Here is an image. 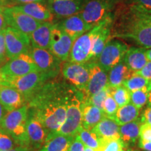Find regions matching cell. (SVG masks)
<instances>
[{
  "label": "cell",
  "instance_id": "7402d4cb",
  "mask_svg": "<svg viewBox=\"0 0 151 151\" xmlns=\"http://www.w3.org/2000/svg\"><path fill=\"white\" fill-rule=\"evenodd\" d=\"M81 107L82 111L81 126L84 129L91 131L104 118V113L99 108L88 101H82Z\"/></svg>",
  "mask_w": 151,
  "mask_h": 151
},
{
  "label": "cell",
  "instance_id": "d6986e66",
  "mask_svg": "<svg viewBox=\"0 0 151 151\" xmlns=\"http://www.w3.org/2000/svg\"><path fill=\"white\" fill-rule=\"evenodd\" d=\"M0 104L9 112L27 104V100L21 92L14 88L0 86Z\"/></svg>",
  "mask_w": 151,
  "mask_h": 151
},
{
  "label": "cell",
  "instance_id": "f35d334b",
  "mask_svg": "<svg viewBox=\"0 0 151 151\" xmlns=\"http://www.w3.org/2000/svg\"><path fill=\"white\" fill-rule=\"evenodd\" d=\"M8 61L6 53L4 31L0 32V67Z\"/></svg>",
  "mask_w": 151,
  "mask_h": 151
},
{
  "label": "cell",
  "instance_id": "db71d44e",
  "mask_svg": "<svg viewBox=\"0 0 151 151\" xmlns=\"http://www.w3.org/2000/svg\"><path fill=\"white\" fill-rule=\"evenodd\" d=\"M124 151H138V150H136L134 149H132V148H127L125 149Z\"/></svg>",
  "mask_w": 151,
  "mask_h": 151
},
{
  "label": "cell",
  "instance_id": "d6a6232c",
  "mask_svg": "<svg viewBox=\"0 0 151 151\" xmlns=\"http://www.w3.org/2000/svg\"><path fill=\"white\" fill-rule=\"evenodd\" d=\"M151 86L130 92V103H132L138 109H141L148 103V93Z\"/></svg>",
  "mask_w": 151,
  "mask_h": 151
},
{
  "label": "cell",
  "instance_id": "5bb4252c",
  "mask_svg": "<svg viewBox=\"0 0 151 151\" xmlns=\"http://www.w3.org/2000/svg\"><path fill=\"white\" fill-rule=\"evenodd\" d=\"M89 69V79L83 91V100L97 94L109 86L108 73L98 65L97 62H87Z\"/></svg>",
  "mask_w": 151,
  "mask_h": 151
},
{
  "label": "cell",
  "instance_id": "ee69618b",
  "mask_svg": "<svg viewBox=\"0 0 151 151\" xmlns=\"http://www.w3.org/2000/svg\"><path fill=\"white\" fill-rule=\"evenodd\" d=\"M4 6H0V32L4 31L6 28L8 27L4 13Z\"/></svg>",
  "mask_w": 151,
  "mask_h": 151
},
{
  "label": "cell",
  "instance_id": "f5cc1de1",
  "mask_svg": "<svg viewBox=\"0 0 151 151\" xmlns=\"http://www.w3.org/2000/svg\"><path fill=\"white\" fill-rule=\"evenodd\" d=\"M5 3V0H0V6H3Z\"/></svg>",
  "mask_w": 151,
  "mask_h": 151
},
{
  "label": "cell",
  "instance_id": "4dcf8cb0",
  "mask_svg": "<svg viewBox=\"0 0 151 151\" xmlns=\"http://www.w3.org/2000/svg\"><path fill=\"white\" fill-rule=\"evenodd\" d=\"M122 86L125 87L129 92H131L151 86V81L147 80L141 76L134 73L129 78L124 81Z\"/></svg>",
  "mask_w": 151,
  "mask_h": 151
},
{
  "label": "cell",
  "instance_id": "74e56055",
  "mask_svg": "<svg viewBox=\"0 0 151 151\" xmlns=\"http://www.w3.org/2000/svg\"><path fill=\"white\" fill-rule=\"evenodd\" d=\"M129 9L151 14V0H131Z\"/></svg>",
  "mask_w": 151,
  "mask_h": 151
},
{
  "label": "cell",
  "instance_id": "2e32d148",
  "mask_svg": "<svg viewBox=\"0 0 151 151\" xmlns=\"http://www.w3.org/2000/svg\"><path fill=\"white\" fill-rule=\"evenodd\" d=\"M27 132L30 147L39 150L46 141L49 132L42 122L28 111Z\"/></svg>",
  "mask_w": 151,
  "mask_h": 151
},
{
  "label": "cell",
  "instance_id": "7bdbcfd3",
  "mask_svg": "<svg viewBox=\"0 0 151 151\" xmlns=\"http://www.w3.org/2000/svg\"><path fill=\"white\" fill-rule=\"evenodd\" d=\"M141 123L148 124L151 125V106H148L147 108L143 111L140 117Z\"/></svg>",
  "mask_w": 151,
  "mask_h": 151
},
{
  "label": "cell",
  "instance_id": "d4e9b609",
  "mask_svg": "<svg viewBox=\"0 0 151 151\" xmlns=\"http://www.w3.org/2000/svg\"><path fill=\"white\" fill-rule=\"evenodd\" d=\"M91 131L99 139L120 138V125L113 119L104 117Z\"/></svg>",
  "mask_w": 151,
  "mask_h": 151
},
{
  "label": "cell",
  "instance_id": "7dc6e473",
  "mask_svg": "<svg viewBox=\"0 0 151 151\" xmlns=\"http://www.w3.org/2000/svg\"><path fill=\"white\" fill-rule=\"evenodd\" d=\"M7 113H8V111L6 110V109L4 108L3 106L0 104V124H1L4 118V116Z\"/></svg>",
  "mask_w": 151,
  "mask_h": 151
},
{
  "label": "cell",
  "instance_id": "e575fe53",
  "mask_svg": "<svg viewBox=\"0 0 151 151\" xmlns=\"http://www.w3.org/2000/svg\"><path fill=\"white\" fill-rule=\"evenodd\" d=\"M118 108L119 107L116 104V101L113 99L110 92H109L108 95L106 98L103 104L102 112L104 113V117H106V118L114 120Z\"/></svg>",
  "mask_w": 151,
  "mask_h": 151
},
{
  "label": "cell",
  "instance_id": "b9f144b4",
  "mask_svg": "<svg viewBox=\"0 0 151 151\" xmlns=\"http://www.w3.org/2000/svg\"><path fill=\"white\" fill-rule=\"evenodd\" d=\"M84 148L83 143L81 142L78 136L75 135L68 151H84Z\"/></svg>",
  "mask_w": 151,
  "mask_h": 151
},
{
  "label": "cell",
  "instance_id": "603a6c76",
  "mask_svg": "<svg viewBox=\"0 0 151 151\" xmlns=\"http://www.w3.org/2000/svg\"><path fill=\"white\" fill-rule=\"evenodd\" d=\"M52 24L51 22H43L30 35L31 46L49 50Z\"/></svg>",
  "mask_w": 151,
  "mask_h": 151
},
{
  "label": "cell",
  "instance_id": "e0dca14e",
  "mask_svg": "<svg viewBox=\"0 0 151 151\" xmlns=\"http://www.w3.org/2000/svg\"><path fill=\"white\" fill-rule=\"evenodd\" d=\"M86 0H48V6L54 16L66 18L81 12Z\"/></svg>",
  "mask_w": 151,
  "mask_h": 151
},
{
  "label": "cell",
  "instance_id": "d590c367",
  "mask_svg": "<svg viewBox=\"0 0 151 151\" xmlns=\"http://www.w3.org/2000/svg\"><path fill=\"white\" fill-rule=\"evenodd\" d=\"M109 92V86H106L105 88H104L102 90H101L97 94H94V95L92 96L87 99L86 100L83 101H88L92 105L95 106L97 108H99L100 110L102 111L103 109V104L106 98L107 95H108Z\"/></svg>",
  "mask_w": 151,
  "mask_h": 151
},
{
  "label": "cell",
  "instance_id": "816d5d0a",
  "mask_svg": "<svg viewBox=\"0 0 151 151\" xmlns=\"http://www.w3.org/2000/svg\"><path fill=\"white\" fill-rule=\"evenodd\" d=\"M94 150L92 148H88V147H86L85 146V148H84V151H94Z\"/></svg>",
  "mask_w": 151,
  "mask_h": 151
},
{
  "label": "cell",
  "instance_id": "ab89813d",
  "mask_svg": "<svg viewBox=\"0 0 151 151\" xmlns=\"http://www.w3.org/2000/svg\"><path fill=\"white\" fill-rule=\"evenodd\" d=\"M139 139L151 141V125L148 124H141L139 132Z\"/></svg>",
  "mask_w": 151,
  "mask_h": 151
},
{
  "label": "cell",
  "instance_id": "277c9868",
  "mask_svg": "<svg viewBox=\"0 0 151 151\" xmlns=\"http://www.w3.org/2000/svg\"><path fill=\"white\" fill-rule=\"evenodd\" d=\"M52 78H55L52 76L37 71L16 78L0 79V86L10 87L17 90L23 94L27 101L45 83Z\"/></svg>",
  "mask_w": 151,
  "mask_h": 151
},
{
  "label": "cell",
  "instance_id": "1f68e13d",
  "mask_svg": "<svg viewBox=\"0 0 151 151\" xmlns=\"http://www.w3.org/2000/svg\"><path fill=\"white\" fill-rule=\"evenodd\" d=\"M76 135L78 136L79 139L83 143L85 146L92 148L94 150L97 149L99 146V138L90 130L84 129L81 126Z\"/></svg>",
  "mask_w": 151,
  "mask_h": 151
},
{
  "label": "cell",
  "instance_id": "f1b7e54d",
  "mask_svg": "<svg viewBox=\"0 0 151 151\" xmlns=\"http://www.w3.org/2000/svg\"><path fill=\"white\" fill-rule=\"evenodd\" d=\"M140 115V110L134 106L132 103L127 104L118 108L114 120L118 125L127 124L137 120Z\"/></svg>",
  "mask_w": 151,
  "mask_h": 151
},
{
  "label": "cell",
  "instance_id": "5b68a950",
  "mask_svg": "<svg viewBox=\"0 0 151 151\" xmlns=\"http://www.w3.org/2000/svg\"><path fill=\"white\" fill-rule=\"evenodd\" d=\"M83 100V94L81 91H78L68 105L65 121L59 129L50 132L48 135L60 134L71 137L76 135L82 124V111L81 106Z\"/></svg>",
  "mask_w": 151,
  "mask_h": 151
},
{
  "label": "cell",
  "instance_id": "bcb514c9",
  "mask_svg": "<svg viewBox=\"0 0 151 151\" xmlns=\"http://www.w3.org/2000/svg\"><path fill=\"white\" fill-rule=\"evenodd\" d=\"M15 2L20 4H24L32 3V2H39V1H42L43 2V0H13Z\"/></svg>",
  "mask_w": 151,
  "mask_h": 151
},
{
  "label": "cell",
  "instance_id": "f6af8a7d",
  "mask_svg": "<svg viewBox=\"0 0 151 151\" xmlns=\"http://www.w3.org/2000/svg\"><path fill=\"white\" fill-rule=\"evenodd\" d=\"M138 146L143 150L151 151V141L142 140V139H139Z\"/></svg>",
  "mask_w": 151,
  "mask_h": 151
},
{
  "label": "cell",
  "instance_id": "9c48e42d",
  "mask_svg": "<svg viewBox=\"0 0 151 151\" xmlns=\"http://www.w3.org/2000/svg\"><path fill=\"white\" fill-rule=\"evenodd\" d=\"M4 13L9 27L14 28L29 37L42 23L19 10L16 6L4 7Z\"/></svg>",
  "mask_w": 151,
  "mask_h": 151
},
{
  "label": "cell",
  "instance_id": "7a4b0ae2",
  "mask_svg": "<svg viewBox=\"0 0 151 151\" xmlns=\"http://www.w3.org/2000/svg\"><path fill=\"white\" fill-rule=\"evenodd\" d=\"M111 37L128 39L141 48H150L151 14L129 8L118 18Z\"/></svg>",
  "mask_w": 151,
  "mask_h": 151
},
{
  "label": "cell",
  "instance_id": "f907efd6",
  "mask_svg": "<svg viewBox=\"0 0 151 151\" xmlns=\"http://www.w3.org/2000/svg\"><path fill=\"white\" fill-rule=\"evenodd\" d=\"M148 106H151V89L148 93Z\"/></svg>",
  "mask_w": 151,
  "mask_h": 151
},
{
  "label": "cell",
  "instance_id": "f546056e",
  "mask_svg": "<svg viewBox=\"0 0 151 151\" xmlns=\"http://www.w3.org/2000/svg\"><path fill=\"white\" fill-rule=\"evenodd\" d=\"M127 148L120 138L99 139V146L94 151H124Z\"/></svg>",
  "mask_w": 151,
  "mask_h": 151
},
{
  "label": "cell",
  "instance_id": "484cf974",
  "mask_svg": "<svg viewBox=\"0 0 151 151\" xmlns=\"http://www.w3.org/2000/svg\"><path fill=\"white\" fill-rule=\"evenodd\" d=\"M108 72L109 86L113 88L122 86L124 81L134 74L133 71L130 70L122 60L111 68Z\"/></svg>",
  "mask_w": 151,
  "mask_h": 151
},
{
  "label": "cell",
  "instance_id": "ac0fdd59",
  "mask_svg": "<svg viewBox=\"0 0 151 151\" xmlns=\"http://www.w3.org/2000/svg\"><path fill=\"white\" fill-rule=\"evenodd\" d=\"M58 24L62 29L74 41L93 27L91 24L87 23L79 14L66 18L63 21Z\"/></svg>",
  "mask_w": 151,
  "mask_h": 151
},
{
  "label": "cell",
  "instance_id": "836d02e7",
  "mask_svg": "<svg viewBox=\"0 0 151 151\" xmlns=\"http://www.w3.org/2000/svg\"><path fill=\"white\" fill-rule=\"evenodd\" d=\"M109 92L116 101L119 108L130 103V92L124 86H121L116 88L109 87Z\"/></svg>",
  "mask_w": 151,
  "mask_h": 151
},
{
  "label": "cell",
  "instance_id": "ba28073f",
  "mask_svg": "<svg viewBox=\"0 0 151 151\" xmlns=\"http://www.w3.org/2000/svg\"><path fill=\"white\" fill-rule=\"evenodd\" d=\"M113 0H88L85 4L80 14L87 23L96 25L111 16Z\"/></svg>",
  "mask_w": 151,
  "mask_h": 151
},
{
  "label": "cell",
  "instance_id": "8d00e7d4",
  "mask_svg": "<svg viewBox=\"0 0 151 151\" xmlns=\"http://www.w3.org/2000/svg\"><path fill=\"white\" fill-rule=\"evenodd\" d=\"M18 146L10 134L0 127V151L11 150Z\"/></svg>",
  "mask_w": 151,
  "mask_h": 151
},
{
  "label": "cell",
  "instance_id": "4fadbf2b",
  "mask_svg": "<svg viewBox=\"0 0 151 151\" xmlns=\"http://www.w3.org/2000/svg\"><path fill=\"white\" fill-rule=\"evenodd\" d=\"M74 40L66 34L59 24H53L51 29L49 50L61 61L69 60Z\"/></svg>",
  "mask_w": 151,
  "mask_h": 151
},
{
  "label": "cell",
  "instance_id": "3957f363",
  "mask_svg": "<svg viewBox=\"0 0 151 151\" xmlns=\"http://www.w3.org/2000/svg\"><path fill=\"white\" fill-rule=\"evenodd\" d=\"M29 108L26 104L6 114L0 127L12 137L18 146L30 148L27 132Z\"/></svg>",
  "mask_w": 151,
  "mask_h": 151
},
{
  "label": "cell",
  "instance_id": "ffe728a7",
  "mask_svg": "<svg viewBox=\"0 0 151 151\" xmlns=\"http://www.w3.org/2000/svg\"><path fill=\"white\" fill-rule=\"evenodd\" d=\"M113 22L112 17H109L104 25L94 36L92 42L90 62H96V60H97L100 54L104 48L106 44L109 41L108 39L111 35V24Z\"/></svg>",
  "mask_w": 151,
  "mask_h": 151
},
{
  "label": "cell",
  "instance_id": "c3c4849f",
  "mask_svg": "<svg viewBox=\"0 0 151 151\" xmlns=\"http://www.w3.org/2000/svg\"><path fill=\"white\" fill-rule=\"evenodd\" d=\"M6 151H30V150L29 148H27V147L18 146H16V148L11 149V150H6Z\"/></svg>",
  "mask_w": 151,
  "mask_h": 151
},
{
  "label": "cell",
  "instance_id": "52a82bcc",
  "mask_svg": "<svg viewBox=\"0 0 151 151\" xmlns=\"http://www.w3.org/2000/svg\"><path fill=\"white\" fill-rule=\"evenodd\" d=\"M39 71L29 52L9 60L0 67V79L22 76Z\"/></svg>",
  "mask_w": 151,
  "mask_h": 151
},
{
  "label": "cell",
  "instance_id": "60d3db41",
  "mask_svg": "<svg viewBox=\"0 0 151 151\" xmlns=\"http://www.w3.org/2000/svg\"><path fill=\"white\" fill-rule=\"evenodd\" d=\"M135 74L139 75L143 77L147 80L151 81V62L148 61L146 65L143 67L141 70L134 73Z\"/></svg>",
  "mask_w": 151,
  "mask_h": 151
},
{
  "label": "cell",
  "instance_id": "7c38bea8",
  "mask_svg": "<svg viewBox=\"0 0 151 151\" xmlns=\"http://www.w3.org/2000/svg\"><path fill=\"white\" fill-rule=\"evenodd\" d=\"M29 53L39 71L56 78L61 69V60L54 55L48 49L31 46Z\"/></svg>",
  "mask_w": 151,
  "mask_h": 151
},
{
  "label": "cell",
  "instance_id": "6da1fadb",
  "mask_svg": "<svg viewBox=\"0 0 151 151\" xmlns=\"http://www.w3.org/2000/svg\"><path fill=\"white\" fill-rule=\"evenodd\" d=\"M76 90L71 85L50 79L27 99L29 111L42 122L49 133L56 131L65 121L67 106L78 93Z\"/></svg>",
  "mask_w": 151,
  "mask_h": 151
},
{
  "label": "cell",
  "instance_id": "8fae6325",
  "mask_svg": "<svg viewBox=\"0 0 151 151\" xmlns=\"http://www.w3.org/2000/svg\"><path fill=\"white\" fill-rule=\"evenodd\" d=\"M129 46L123 41L115 39L109 41L101 52L97 62L104 70L108 71L121 62Z\"/></svg>",
  "mask_w": 151,
  "mask_h": 151
},
{
  "label": "cell",
  "instance_id": "681fc988",
  "mask_svg": "<svg viewBox=\"0 0 151 151\" xmlns=\"http://www.w3.org/2000/svg\"><path fill=\"white\" fill-rule=\"evenodd\" d=\"M145 55H146L148 61L151 62V48L146 49V50H145Z\"/></svg>",
  "mask_w": 151,
  "mask_h": 151
},
{
  "label": "cell",
  "instance_id": "44dd1931",
  "mask_svg": "<svg viewBox=\"0 0 151 151\" xmlns=\"http://www.w3.org/2000/svg\"><path fill=\"white\" fill-rule=\"evenodd\" d=\"M16 6L19 10L39 22H52L54 16L48 5L45 4L42 1L24 4Z\"/></svg>",
  "mask_w": 151,
  "mask_h": 151
},
{
  "label": "cell",
  "instance_id": "8992f818",
  "mask_svg": "<svg viewBox=\"0 0 151 151\" xmlns=\"http://www.w3.org/2000/svg\"><path fill=\"white\" fill-rule=\"evenodd\" d=\"M108 18L94 25L91 29L80 36L73 41L69 58V62L87 63L90 61V55L94 36L101 29Z\"/></svg>",
  "mask_w": 151,
  "mask_h": 151
},
{
  "label": "cell",
  "instance_id": "30bf717a",
  "mask_svg": "<svg viewBox=\"0 0 151 151\" xmlns=\"http://www.w3.org/2000/svg\"><path fill=\"white\" fill-rule=\"evenodd\" d=\"M4 39L8 60L28 52L31 48L29 36L9 26L4 30Z\"/></svg>",
  "mask_w": 151,
  "mask_h": 151
},
{
  "label": "cell",
  "instance_id": "cb8c5ba5",
  "mask_svg": "<svg viewBox=\"0 0 151 151\" xmlns=\"http://www.w3.org/2000/svg\"><path fill=\"white\" fill-rule=\"evenodd\" d=\"M145 50L146 48L131 47L124 54L122 61L134 73L141 70L148 62Z\"/></svg>",
  "mask_w": 151,
  "mask_h": 151
},
{
  "label": "cell",
  "instance_id": "83f0119b",
  "mask_svg": "<svg viewBox=\"0 0 151 151\" xmlns=\"http://www.w3.org/2000/svg\"><path fill=\"white\" fill-rule=\"evenodd\" d=\"M74 137L66 135H48L44 144L39 151H68Z\"/></svg>",
  "mask_w": 151,
  "mask_h": 151
},
{
  "label": "cell",
  "instance_id": "4316f807",
  "mask_svg": "<svg viewBox=\"0 0 151 151\" xmlns=\"http://www.w3.org/2000/svg\"><path fill=\"white\" fill-rule=\"evenodd\" d=\"M140 118L127 124L120 125V139L128 148L131 144H134L139 139L141 125Z\"/></svg>",
  "mask_w": 151,
  "mask_h": 151
},
{
  "label": "cell",
  "instance_id": "9a60e30c",
  "mask_svg": "<svg viewBox=\"0 0 151 151\" xmlns=\"http://www.w3.org/2000/svg\"><path fill=\"white\" fill-rule=\"evenodd\" d=\"M64 78L69 83L83 92L89 79V69L87 63L67 62L61 69Z\"/></svg>",
  "mask_w": 151,
  "mask_h": 151
}]
</instances>
